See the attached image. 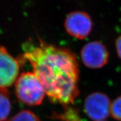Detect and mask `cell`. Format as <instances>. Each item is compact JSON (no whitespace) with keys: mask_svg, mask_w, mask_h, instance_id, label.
Masks as SVG:
<instances>
[{"mask_svg":"<svg viewBox=\"0 0 121 121\" xmlns=\"http://www.w3.org/2000/svg\"><path fill=\"white\" fill-rule=\"evenodd\" d=\"M116 47L118 56L121 59V35L118 37L116 41Z\"/></svg>","mask_w":121,"mask_h":121,"instance_id":"obj_11","label":"cell"},{"mask_svg":"<svg viewBox=\"0 0 121 121\" xmlns=\"http://www.w3.org/2000/svg\"><path fill=\"white\" fill-rule=\"evenodd\" d=\"M80 56L82 62L86 67L99 69L108 63L109 52L103 43L99 41H93L83 46Z\"/></svg>","mask_w":121,"mask_h":121,"instance_id":"obj_5","label":"cell"},{"mask_svg":"<svg viewBox=\"0 0 121 121\" xmlns=\"http://www.w3.org/2000/svg\"><path fill=\"white\" fill-rule=\"evenodd\" d=\"M106 121L105 120H103V121Z\"/></svg>","mask_w":121,"mask_h":121,"instance_id":"obj_12","label":"cell"},{"mask_svg":"<svg viewBox=\"0 0 121 121\" xmlns=\"http://www.w3.org/2000/svg\"><path fill=\"white\" fill-rule=\"evenodd\" d=\"M111 103L109 98L104 93H93L85 98L84 111L94 121H103L111 114Z\"/></svg>","mask_w":121,"mask_h":121,"instance_id":"obj_3","label":"cell"},{"mask_svg":"<svg viewBox=\"0 0 121 121\" xmlns=\"http://www.w3.org/2000/svg\"><path fill=\"white\" fill-rule=\"evenodd\" d=\"M54 117L61 121H81L78 109L71 106H65L61 113L54 114Z\"/></svg>","mask_w":121,"mask_h":121,"instance_id":"obj_8","label":"cell"},{"mask_svg":"<svg viewBox=\"0 0 121 121\" xmlns=\"http://www.w3.org/2000/svg\"><path fill=\"white\" fill-rule=\"evenodd\" d=\"M8 121H40V120L34 112L29 110H22Z\"/></svg>","mask_w":121,"mask_h":121,"instance_id":"obj_9","label":"cell"},{"mask_svg":"<svg viewBox=\"0 0 121 121\" xmlns=\"http://www.w3.org/2000/svg\"><path fill=\"white\" fill-rule=\"evenodd\" d=\"M15 93L18 99L28 106L40 105L46 95L41 82L33 72L19 75L15 83Z\"/></svg>","mask_w":121,"mask_h":121,"instance_id":"obj_2","label":"cell"},{"mask_svg":"<svg viewBox=\"0 0 121 121\" xmlns=\"http://www.w3.org/2000/svg\"><path fill=\"white\" fill-rule=\"evenodd\" d=\"M111 114L115 119L121 121V96L112 102Z\"/></svg>","mask_w":121,"mask_h":121,"instance_id":"obj_10","label":"cell"},{"mask_svg":"<svg viewBox=\"0 0 121 121\" xmlns=\"http://www.w3.org/2000/svg\"><path fill=\"white\" fill-rule=\"evenodd\" d=\"M92 26V20L89 14L81 11L70 13L64 21V27L67 34L80 40L89 35Z\"/></svg>","mask_w":121,"mask_h":121,"instance_id":"obj_4","label":"cell"},{"mask_svg":"<svg viewBox=\"0 0 121 121\" xmlns=\"http://www.w3.org/2000/svg\"><path fill=\"white\" fill-rule=\"evenodd\" d=\"M21 60L31 64L51 102L65 106L79 95V68L75 54L67 48L39 40L22 45Z\"/></svg>","mask_w":121,"mask_h":121,"instance_id":"obj_1","label":"cell"},{"mask_svg":"<svg viewBox=\"0 0 121 121\" xmlns=\"http://www.w3.org/2000/svg\"><path fill=\"white\" fill-rule=\"evenodd\" d=\"M19 62L0 45V90L6 89L16 81L19 72Z\"/></svg>","mask_w":121,"mask_h":121,"instance_id":"obj_6","label":"cell"},{"mask_svg":"<svg viewBox=\"0 0 121 121\" xmlns=\"http://www.w3.org/2000/svg\"><path fill=\"white\" fill-rule=\"evenodd\" d=\"M11 109L9 92L6 89L0 90V121L8 118Z\"/></svg>","mask_w":121,"mask_h":121,"instance_id":"obj_7","label":"cell"}]
</instances>
